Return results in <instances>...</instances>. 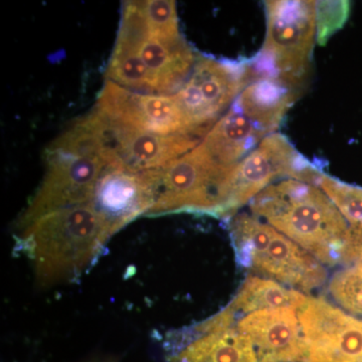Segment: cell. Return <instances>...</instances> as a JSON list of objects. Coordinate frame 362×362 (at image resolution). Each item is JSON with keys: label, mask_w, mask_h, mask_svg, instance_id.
<instances>
[{"label": "cell", "mask_w": 362, "mask_h": 362, "mask_svg": "<svg viewBox=\"0 0 362 362\" xmlns=\"http://www.w3.org/2000/svg\"><path fill=\"white\" fill-rule=\"evenodd\" d=\"M168 362H259L249 337L235 324L223 327L209 318L173 335Z\"/></svg>", "instance_id": "cell-12"}, {"label": "cell", "mask_w": 362, "mask_h": 362, "mask_svg": "<svg viewBox=\"0 0 362 362\" xmlns=\"http://www.w3.org/2000/svg\"><path fill=\"white\" fill-rule=\"evenodd\" d=\"M133 4L145 26L151 32L173 39L182 37L175 1L147 0L133 1Z\"/></svg>", "instance_id": "cell-21"}, {"label": "cell", "mask_w": 362, "mask_h": 362, "mask_svg": "<svg viewBox=\"0 0 362 362\" xmlns=\"http://www.w3.org/2000/svg\"><path fill=\"white\" fill-rule=\"evenodd\" d=\"M233 168L218 165L197 145L164 168L151 170L154 204L148 214L188 211L223 216L226 181Z\"/></svg>", "instance_id": "cell-5"}, {"label": "cell", "mask_w": 362, "mask_h": 362, "mask_svg": "<svg viewBox=\"0 0 362 362\" xmlns=\"http://www.w3.org/2000/svg\"><path fill=\"white\" fill-rule=\"evenodd\" d=\"M267 135L247 118L235 105H232L202 138L199 145L218 165L233 168Z\"/></svg>", "instance_id": "cell-16"}, {"label": "cell", "mask_w": 362, "mask_h": 362, "mask_svg": "<svg viewBox=\"0 0 362 362\" xmlns=\"http://www.w3.org/2000/svg\"><path fill=\"white\" fill-rule=\"evenodd\" d=\"M92 202L118 232L153 206L151 173L110 166L100 178Z\"/></svg>", "instance_id": "cell-13"}, {"label": "cell", "mask_w": 362, "mask_h": 362, "mask_svg": "<svg viewBox=\"0 0 362 362\" xmlns=\"http://www.w3.org/2000/svg\"><path fill=\"white\" fill-rule=\"evenodd\" d=\"M18 232V247L45 287L82 277L117 233L92 202L45 214Z\"/></svg>", "instance_id": "cell-2"}, {"label": "cell", "mask_w": 362, "mask_h": 362, "mask_svg": "<svg viewBox=\"0 0 362 362\" xmlns=\"http://www.w3.org/2000/svg\"><path fill=\"white\" fill-rule=\"evenodd\" d=\"M299 93L300 89L279 78H256L233 104L267 135H271L278 129Z\"/></svg>", "instance_id": "cell-17"}, {"label": "cell", "mask_w": 362, "mask_h": 362, "mask_svg": "<svg viewBox=\"0 0 362 362\" xmlns=\"http://www.w3.org/2000/svg\"><path fill=\"white\" fill-rule=\"evenodd\" d=\"M115 168L148 171L168 165L194 149L202 138L194 135H157L133 129L95 110L90 111Z\"/></svg>", "instance_id": "cell-11"}, {"label": "cell", "mask_w": 362, "mask_h": 362, "mask_svg": "<svg viewBox=\"0 0 362 362\" xmlns=\"http://www.w3.org/2000/svg\"><path fill=\"white\" fill-rule=\"evenodd\" d=\"M321 171L295 149L286 136H267L230 170L225 185L223 216H233L272 181L281 177L316 185Z\"/></svg>", "instance_id": "cell-6"}, {"label": "cell", "mask_w": 362, "mask_h": 362, "mask_svg": "<svg viewBox=\"0 0 362 362\" xmlns=\"http://www.w3.org/2000/svg\"><path fill=\"white\" fill-rule=\"evenodd\" d=\"M44 180L21 216L18 228L45 214L93 201L108 162L97 154L75 153L47 147Z\"/></svg>", "instance_id": "cell-7"}, {"label": "cell", "mask_w": 362, "mask_h": 362, "mask_svg": "<svg viewBox=\"0 0 362 362\" xmlns=\"http://www.w3.org/2000/svg\"><path fill=\"white\" fill-rule=\"evenodd\" d=\"M188 80L197 86L209 118L216 123L252 78L249 61H221L199 54Z\"/></svg>", "instance_id": "cell-15"}, {"label": "cell", "mask_w": 362, "mask_h": 362, "mask_svg": "<svg viewBox=\"0 0 362 362\" xmlns=\"http://www.w3.org/2000/svg\"><path fill=\"white\" fill-rule=\"evenodd\" d=\"M230 228L240 266L298 291L310 292L325 284L322 264L273 226L242 214L233 218Z\"/></svg>", "instance_id": "cell-3"}, {"label": "cell", "mask_w": 362, "mask_h": 362, "mask_svg": "<svg viewBox=\"0 0 362 362\" xmlns=\"http://www.w3.org/2000/svg\"><path fill=\"white\" fill-rule=\"evenodd\" d=\"M250 209L321 264L362 262V246L349 223L316 185L291 178L273 183L252 199Z\"/></svg>", "instance_id": "cell-1"}, {"label": "cell", "mask_w": 362, "mask_h": 362, "mask_svg": "<svg viewBox=\"0 0 362 362\" xmlns=\"http://www.w3.org/2000/svg\"><path fill=\"white\" fill-rule=\"evenodd\" d=\"M304 339L301 362H362V320L323 298L298 311Z\"/></svg>", "instance_id": "cell-9"}, {"label": "cell", "mask_w": 362, "mask_h": 362, "mask_svg": "<svg viewBox=\"0 0 362 362\" xmlns=\"http://www.w3.org/2000/svg\"><path fill=\"white\" fill-rule=\"evenodd\" d=\"M105 77L133 92L159 95L158 86L148 69L137 54L122 42H116Z\"/></svg>", "instance_id": "cell-19"}, {"label": "cell", "mask_w": 362, "mask_h": 362, "mask_svg": "<svg viewBox=\"0 0 362 362\" xmlns=\"http://www.w3.org/2000/svg\"><path fill=\"white\" fill-rule=\"evenodd\" d=\"M265 7V42L249 61L252 81L279 78L300 89L311 68L316 1H266Z\"/></svg>", "instance_id": "cell-4"}, {"label": "cell", "mask_w": 362, "mask_h": 362, "mask_svg": "<svg viewBox=\"0 0 362 362\" xmlns=\"http://www.w3.org/2000/svg\"><path fill=\"white\" fill-rule=\"evenodd\" d=\"M235 325L251 339L259 362H301L303 358V332L295 309L252 312Z\"/></svg>", "instance_id": "cell-14"}, {"label": "cell", "mask_w": 362, "mask_h": 362, "mask_svg": "<svg viewBox=\"0 0 362 362\" xmlns=\"http://www.w3.org/2000/svg\"><path fill=\"white\" fill-rule=\"evenodd\" d=\"M317 187L323 190L349 223L352 235L362 246V188L351 187L330 176H319Z\"/></svg>", "instance_id": "cell-20"}, {"label": "cell", "mask_w": 362, "mask_h": 362, "mask_svg": "<svg viewBox=\"0 0 362 362\" xmlns=\"http://www.w3.org/2000/svg\"><path fill=\"white\" fill-rule=\"evenodd\" d=\"M116 42L128 45L137 54L156 81L159 95L177 92L189 78L199 56L183 37L173 39L149 30L133 1L123 4Z\"/></svg>", "instance_id": "cell-8"}, {"label": "cell", "mask_w": 362, "mask_h": 362, "mask_svg": "<svg viewBox=\"0 0 362 362\" xmlns=\"http://www.w3.org/2000/svg\"><path fill=\"white\" fill-rule=\"evenodd\" d=\"M349 1L316 2L317 40L325 44L331 35L341 28L349 16Z\"/></svg>", "instance_id": "cell-23"}, {"label": "cell", "mask_w": 362, "mask_h": 362, "mask_svg": "<svg viewBox=\"0 0 362 362\" xmlns=\"http://www.w3.org/2000/svg\"><path fill=\"white\" fill-rule=\"evenodd\" d=\"M309 297L293 288H286L273 280L249 276L237 296L226 307L235 323L238 317L267 309L291 308L299 311L308 302Z\"/></svg>", "instance_id": "cell-18"}, {"label": "cell", "mask_w": 362, "mask_h": 362, "mask_svg": "<svg viewBox=\"0 0 362 362\" xmlns=\"http://www.w3.org/2000/svg\"><path fill=\"white\" fill-rule=\"evenodd\" d=\"M95 110L120 125L152 134L201 137L175 95L142 94L106 81Z\"/></svg>", "instance_id": "cell-10"}, {"label": "cell", "mask_w": 362, "mask_h": 362, "mask_svg": "<svg viewBox=\"0 0 362 362\" xmlns=\"http://www.w3.org/2000/svg\"><path fill=\"white\" fill-rule=\"evenodd\" d=\"M328 289L342 308L362 315V262L337 272L331 279Z\"/></svg>", "instance_id": "cell-22"}]
</instances>
